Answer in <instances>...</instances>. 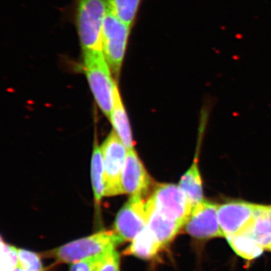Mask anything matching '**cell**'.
Returning <instances> with one entry per match:
<instances>
[{"mask_svg":"<svg viewBox=\"0 0 271 271\" xmlns=\"http://www.w3.org/2000/svg\"><path fill=\"white\" fill-rule=\"evenodd\" d=\"M108 0H74V22L82 55L103 53L101 35Z\"/></svg>","mask_w":271,"mask_h":271,"instance_id":"obj_1","label":"cell"},{"mask_svg":"<svg viewBox=\"0 0 271 271\" xmlns=\"http://www.w3.org/2000/svg\"><path fill=\"white\" fill-rule=\"evenodd\" d=\"M120 243L114 230H101L66 243L48 254L58 262L72 264L113 250Z\"/></svg>","mask_w":271,"mask_h":271,"instance_id":"obj_2","label":"cell"},{"mask_svg":"<svg viewBox=\"0 0 271 271\" xmlns=\"http://www.w3.org/2000/svg\"><path fill=\"white\" fill-rule=\"evenodd\" d=\"M83 69L90 90L101 111L109 118L116 80L103 53L82 55Z\"/></svg>","mask_w":271,"mask_h":271,"instance_id":"obj_3","label":"cell"},{"mask_svg":"<svg viewBox=\"0 0 271 271\" xmlns=\"http://www.w3.org/2000/svg\"><path fill=\"white\" fill-rule=\"evenodd\" d=\"M132 27L118 18L111 10L103 22L101 35L102 52L115 80L121 75Z\"/></svg>","mask_w":271,"mask_h":271,"instance_id":"obj_4","label":"cell"},{"mask_svg":"<svg viewBox=\"0 0 271 271\" xmlns=\"http://www.w3.org/2000/svg\"><path fill=\"white\" fill-rule=\"evenodd\" d=\"M104 170V196L113 197L124 194L121 175L127 149L114 130L100 146Z\"/></svg>","mask_w":271,"mask_h":271,"instance_id":"obj_5","label":"cell"},{"mask_svg":"<svg viewBox=\"0 0 271 271\" xmlns=\"http://www.w3.org/2000/svg\"><path fill=\"white\" fill-rule=\"evenodd\" d=\"M149 200L159 213L182 227L193 210L191 203L178 185L157 184Z\"/></svg>","mask_w":271,"mask_h":271,"instance_id":"obj_6","label":"cell"},{"mask_svg":"<svg viewBox=\"0 0 271 271\" xmlns=\"http://www.w3.org/2000/svg\"><path fill=\"white\" fill-rule=\"evenodd\" d=\"M146 201L142 195H131L117 214L114 232L120 242L132 241L147 226Z\"/></svg>","mask_w":271,"mask_h":271,"instance_id":"obj_7","label":"cell"},{"mask_svg":"<svg viewBox=\"0 0 271 271\" xmlns=\"http://www.w3.org/2000/svg\"><path fill=\"white\" fill-rule=\"evenodd\" d=\"M257 206L239 200L218 205L217 214L223 236L227 238L247 229L254 220Z\"/></svg>","mask_w":271,"mask_h":271,"instance_id":"obj_8","label":"cell"},{"mask_svg":"<svg viewBox=\"0 0 271 271\" xmlns=\"http://www.w3.org/2000/svg\"><path fill=\"white\" fill-rule=\"evenodd\" d=\"M217 208L218 205L205 200L196 206L184 225L186 233L197 240L224 236L219 226Z\"/></svg>","mask_w":271,"mask_h":271,"instance_id":"obj_9","label":"cell"},{"mask_svg":"<svg viewBox=\"0 0 271 271\" xmlns=\"http://www.w3.org/2000/svg\"><path fill=\"white\" fill-rule=\"evenodd\" d=\"M151 185V177L135 149L127 150L121 175L123 193L144 195Z\"/></svg>","mask_w":271,"mask_h":271,"instance_id":"obj_10","label":"cell"},{"mask_svg":"<svg viewBox=\"0 0 271 271\" xmlns=\"http://www.w3.org/2000/svg\"><path fill=\"white\" fill-rule=\"evenodd\" d=\"M146 207L147 228L152 232L163 248L174 240L182 226L159 213L149 199L146 201Z\"/></svg>","mask_w":271,"mask_h":271,"instance_id":"obj_11","label":"cell"},{"mask_svg":"<svg viewBox=\"0 0 271 271\" xmlns=\"http://www.w3.org/2000/svg\"><path fill=\"white\" fill-rule=\"evenodd\" d=\"M109 119L112 124L114 131L116 133L121 142L127 150L134 148L132 132L127 115L120 97L118 85L115 86L113 98V107L110 114Z\"/></svg>","mask_w":271,"mask_h":271,"instance_id":"obj_12","label":"cell"},{"mask_svg":"<svg viewBox=\"0 0 271 271\" xmlns=\"http://www.w3.org/2000/svg\"><path fill=\"white\" fill-rule=\"evenodd\" d=\"M178 186L185 193L193 209L204 200L203 181L197 155L191 166L181 177Z\"/></svg>","mask_w":271,"mask_h":271,"instance_id":"obj_13","label":"cell"},{"mask_svg":"<svg viewBox=\"0 0 271 271\" xmlns=\"http://www.w3.org/2000/svg\"><path fill=\"white\" fill-rule=\"evenodd\" d=\"M163 249L161 245L146 226L131 241V244L126 249L125 253L141 259H151Z\"/></svg>","mask_w":271,"mask_h":271,"instance_id":"obj_14","label":"cell"},{"mask_svg":"<svg viewBox=\"0 0 271 271\" xmlns=\"http://www.w3.org/2000/svg\"><path fill=\"white\" fill-rule=\"evenodd\" d=\"M233 251L245 260L251 261L262 255L264 249L249 233L244 231L227 237Z\"/></svg>","mask_w":271,"mask_h":271,"instance_id":"obj_15","label":"cell"},{"mask_svg":"<svg viewBox=\"0 0 271 271\" xmlns=\"http://www.w3.org/2000/svg\"><path fill=\"white\" fill-rule=\"evenodd\" d=\"M91 184L94 199L100 204L104 196V170L101 149L95 140L91 158Z\"/></svg>","mask_w":271,"mask_h":271,"instance_id":"obj_16","label":"cell"},{"mask_svg":"<svg viewBox=\"0 0 271 271\" xmlns=\"http://www.w3.org/2000/svg\"><path fill=\"white\" fill-rule=\"evenodd\" d=\"M142 0H108L109 9L121 20L133 27Z\"/></svg>","mask_w":271,"mask_h":271,"instance_id":"obj_17","label":"cell"},{"mask_svg":"<svg viewBox=\"0 0 271 271\" xmlns=\"http://www.w3.org/2000/svg\"><path fill=\"white\" fill-rule=\"evenodd\" d=\"M18 249L5 243L0 235V271H10L19 267Z\"/></svg>","mask_w":271,"mask_h":271,"instance_id":"obj_18","label":"cell"},{"mask_svg":"<svg viewBox=\"0 0 271 271\" xmlns=\"http://www.w3.org/2000/svg\"><path fill=\"white\" fill-rule=\"evenodd\" d=\"M18 260L19 267L24 271H44L41 258L37 253L19 249Z\"/></svg>","mask_w":271,"mask_h":271,"instance_id":"obj_19","label":"cell"},{"mask_svg":"<svg viewBox=\"0 0 271 271\" xmlns=\"http://www.w3.org/2000/svg\"><path fill=\"white\" fill-rule=\"evenodd\" d=\"M98 271H120L119 254L115 249L108 251L103 255Z\"/></svg>","mask_w":271,"mask_h":271,"instance_id":"obj_20","label":"cell"},{"mask_svg":"<svg viewBox=\"0 0 271 271\" xmlns=\"http://www.w3.org/2000/svg\"><path fill=\"white\" fill-rule=\"evenodd\" d=\"M105 254L71 264L69 271H98L100 262Z\"/></svg>","mask_w":271,"mask_h":271,"instance_id":"obj_21","label":"cell"},{"mask_svg":"<svg viewBox=\"0 0 271 271\" xmlns=\"http://www.w3.org/2000/svg\"><path fill=\"white\" fill-rule=\"evenodd\" d=\"M264 249L271 251V233L253 236Z\"/></svg>","mask_w":271,"mask_h":271,"instance_id":"obj_22","label":"cell"},{"mask_svg":"<svg viewBox=\"0 0 271 271\" xmlns=\"http://www.w3.org/2000/svg\"><path fill=\"white\" fill-rule=\"evenodd\" d=\"M10 271H24V270H23L22 269H20V267H17V268H15L14 269V270H11Z\"/></svg>","mask_w":271,"mask_h":271,"instance_id":"obj_23","label":"cell"}]
</instances>
